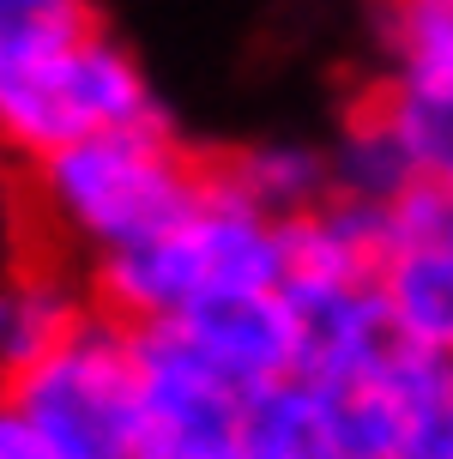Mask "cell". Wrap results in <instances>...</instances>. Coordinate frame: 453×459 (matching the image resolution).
I'll use <instances>...</instances> for the list:
<instances>
[{"label": "cell", "instance_id": "6da1fadb", "mask_svg": "<svg viewBox=\"0 0 453 459\" xmlns=\"http://www.w3.org/2000/svg\"><path fill=\"white\" fill-rule=\"evenodd\" d=\"M212 158L187 152L176 127H127L30 163V200L43 224L97 266L163 236L205 200Z\"/></svg>", "mask_w": 453, "mask_h": 459}, {"label": "cell", "instance_id": "7a4b0ae2", "mask_svg": "<svg viewBox=\"0 0 453 459\" xmlns=\"http://www.w3.org/2000/svg\"><path fill=\"white\" fill-rule=\"evenodd\" d=\"M278 284H284V224L242 200L218 176V158L205 200L181 224L91 266V302L121 315L127 326H170L187 308Z\"/></svg>", "mask_w": 453, "mask_h": 459}, {"label": "cell", "instance_id": "3957f363", "mask_svg": "<svg viewBox=\"0 0 453 459\" xmlns=\"http://www.w3.org/2000/svg\"><path fill=\"white\" fill-rule=\"evenodd\" d=\"M127 127H170V109L134 48H121L103 24L0 61V152L24 169Z\"/></svg>", "mask_w": 453, "mask_h": 459}, {"label": "cell", "instance_id": "277c9868", "mask_svg": "<svg viewBox=\"0 0 453 459\" xmlns=\"http://www.w3.org/2000/svg\"><path fill=\"white\" fill-rule=\"evenodd\" d=\"M0 393L73 459H127L139 429V333L85 302L79 321Z\"/></svg>", "mask_w": 453, "mask_h": 459}, {"label": "cell", "instance_id": "5b68a950", "mask_svg": "<svg viewBox=\"0 0 453 459\" xmlns=\"http://www.w3.org/2000/svg\"><path fill=\"white\" fill-rule=\"evenodd\" d=\"M139 333V429L127 459H242L248 393H236L176 326Z\"/></svg>", "mask_w": 453, "mask_h": 459}, {"label": "cell", "instance_id": "8992f818", "mask_svg": "<svg viewBox=\"0 0 453 459\" xmlns=\"http://www.w3.org/2000/svg\"><path fill=\"white\" fill-rule=\"evenodd\" d=\"M181 339L200 351L205 363L224 375L236 393H260L291 381L302 363V339H296V315L278 290H236L205 308H187L181 321H170Z\"/></svg>", "mask_w": 453, "mask_h": 459}, {"label": "cell", "instance_id": "52a82bcc", "mask_svg": "<svg viewBox=\"0 0 453 459\" xmlns=\"http://www.w3.org/2000/svg\"><path fill=\"white\" fill-rule=\"evenodd\" d=\"M284 302L302 339L296 375L309 381H357L399 344L375 278H284Z\"/></svg>", "mask_w": 453, "mask_h": 459}, {"label": "cell", "instance_id": "ba28073f", "mask_svg": "<svg viewBox=\"0 0 453 459\" xmlns=\"http://www.w3.org/2000/svg\"><path fill=\"white\" fill-rule=\"evenodd\" d=\"M393 339L430 357H453V242L448 236H393L375 266Z\"/></svg>", "mask_w": 453, "mask_h": 459}, {"label": "cell", "instance_id": "9c48e42d", "mask_svg": "<svg viewBox=\"0 0 453 459\" xmlns=\"http://www.w3.org/2000/svg\"><path fill=\"white\" fill-rule=\"evenodd\" d=\"M375 381H381L387 417H393L387 459H453V357L393 344Z\"/></svg>", "mask_w": 453, "mask_h": 459}, {"label": "cell", "instance_id": "30bf717a", "mask_svg": "<svg viewBox=\"0 0 453 459\" xmlns=\"http://www.w3.org/2000/svg\"><path fill=\"white\" fill-rule=\"evenodd\" d=\"M218 176H224L242 200L291 224L302 212H315L333 200V163H327V145H309V139H266V145H248L236 158H218Z\"/></svg>", "mask_w": 453, "mask_h": 459}, {"label": "cell", "instance_id": "8fae6325", "mask_svg": "<svg viewBox=\"0 0 453 459\" xmlns=\"http://www.w3.org/2000/svg\"><path fill=\"white\" fill-rule=\"evenodd\" d=\"M381 85L435 103V109H453V0H393Z\"/></svg>", "mask_w": 453, "mask_h": 459}, {"label": "cell", "instance_id": "7c38bea8", "mask_svg": "<svg viewBox=\"0 0 453 459\" xmlns=\"http://www.w3.org/2000/svg\"><path fill=\"white\" fill-rule=\"evenodd\" d=\"M327 163H333V200L393 206L405 187H417V163H411L399 127L387 121V109L375 97L339 127V139L327 145Z\"/></svg>", "mask_w": 453, "mask_h": 459}, {"label": "cell", "instance_id": "4fadbf2b", "mask_svg": "<svg viewBox=\"0 0 453 459\" xmlns=\"http://www.w3.org/2000/svg\"><path fill=\"white\" fill-rule=\"evenodd\" d=\"M242 459H344L333 411H327V393L309 375H291L278 387L248 393Z\"/></svg>", "mask_w": 453, "mask_h": 459}, {"label": "cell", "instance_id": "5bb4252c", "mask_svg": "<svg viewBox=\"0 0 453 459\" xmlns=\"http://www.w3.org/2000/svg\"><path fill=\"white\" fill-rule=\"evenodd\" d=\"M79 308H85V297L55 273L0 278V381H13L24 363H37L79 321Z\"/></svg>", "mask_w": 453, "mask_h": 459}, {"label": "cell", "instance_id": "9a60e30c", "mask_svg": "<svg viewBox=\"0 0 453 459\" xmlns=\"http://www.w3.org/2000/svg\"><path fill=\"white\" fill-rule=\"evenodd\" d=\"M375 103L387 109V121L399 127L411 163H417V182L453 187V109H435V103H417V97L399 91H375Z\"/></svg>", "mask_w": 453, "mask_h": 459}, {"label": "cell", "instance_id": "2e32d148", "mask_svg": "<svg viewBox=\"0 0 453 459\" xmlns=\"http://www.w3.org/2000/svg\"><path fill=\"white\" fill-rule=\"evenodd\" d=\"M91 24H97L91 0H0V61L48 48V43H67V37H79Z\"/></svg>", "mask_w": 453, "mask_h": 459}, {"label": "cell", "instance_id": "e0dca14e", "mask_svg": "<svg viewBox=\"0 0 453 459\" xmlns=\"http://www.w3.org/2000/svg\"><path fill=\"white\" fill-rule=\"evenodd\" d=\"M0 459H73L67 447H55V441L30 423V417L0 393Z\"/></svg>", "mask_w": 453, "mask_h": 459}]
</instances>
